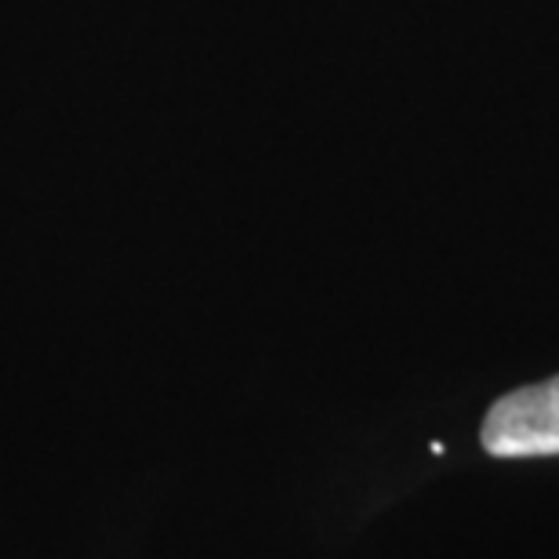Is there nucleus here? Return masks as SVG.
Instances as JSON below:
<instances>
[{"instance_id": "1", "label": "nucleus", "mask_w": 559, "mask_h": 559, "mask_svg": "<svg viewBox=\"0 0 559 559\" xmlns=\"http://www.w3.org/2000/svg\"><path fill=\"white\" fill-rule=\"evenodd\" d=\"M484 451L495 457H556L559 454V374L523 385L487 411L479 429Z\"/></svg>"}]
</instances>
